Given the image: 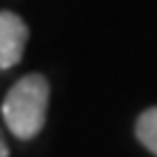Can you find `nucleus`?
<instances>
[{"instance_id": "nucleus-1", "label": "nucleus", "mask_w": 157, "mask_h": 157, "mask_svg": "<svg viewBox=\"0 0 157 157\" xmlns=\"http://www.w3.org/2000/svg\"><path fill=\"white\" fill-rule=\"evenodd\" d=\"M49 81L42 74H25L10 88L2 102L5 125L16 139H35L46 123Z\"/></svg>"}, {"instance_id": "nucleus-2", "label": "nucleus", "mask_w": 157, "mask_h": 157, "mask_svg": "<svg viewBox=\"0 0 157 157\" xmlns=\"http://www.w3.org/2000/svg\"><path fill=\"white\" fill-rule=\"evenodd\" d=\"M28 25L14 12H0V69H10L23 58Z\"/></svg>"}, {"instance_id": "nucleus-3", "label": "nucleus", "mask_w": 157, "mask_h": 157, "mask_svg": "<svg viewBox=\"0 0 157 157\" xmlns=\"http://www.w3.org/2000/svg\"><path fill=\"white\" fill-rule=\"evenodd\" d=\"M134 132L136 139L157 157V106H150L136 118V125H134Z\"/></svg>"}, {"instance_id": "nucleus-4", "label": "nucleus", "mask_w": 157, "mask_h": 157, "mask_svg": "<svg viewBox=\"0 0 157 157\" xmlns=\"http://www.w3.org/2000/svg\"><path fill=\"white\" fill-rule=\"evenodd\" d=\"M0 157H10V148H7V143H5L2 132H0Z\"/></svg>"}]
</instances>
